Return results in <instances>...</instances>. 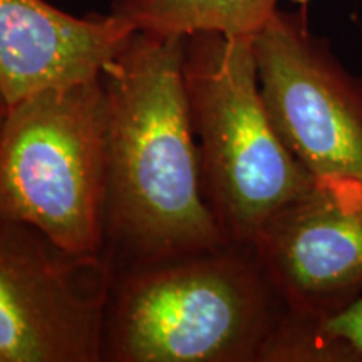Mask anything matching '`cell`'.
Masks as SVG:
<instances>
[{
  "label": "cell",
  "instance_id": "9c48e42d",
  "mask_svg": "<svg viewBox=\"0 0 362 362\" xmlns=\"http://www.w3.org/2000/svg\"><path fill=\"white\" fill-rule=\"evenodd\" d=\"M279 0H115L112 16L134 30L163 35L221 33L255 35Z\"/></svg>",
  "mask_w": 362,
  "mask_h": 362
},
{
  "label": "cell",
  "instance_id": "8992f818",
  "mask_svg": "<svg viewBox=\"0 0 362 362\" xmlns=\"http://www.w3.org/2000/svg\"><path fill=\"white\" fill-rule=\"evenodd\" d=\"M274 128L314 180L362 185V79L302 13L279 11L252 37Z\"/></svg>",
  "mask_w": 362,
  "mask_h": 362
},
{
  "label": "cell",
  "instance_id": "277c9868",
  "mask_svg": "<svg viewBox=\"0 0 362 362\" xmlns=\"http://www.w3.org/2000/svg\"><path fill=\"white\" fill-rule=\"evenodd\" d=\"M106 200L103 76L12 104L0 129V220L29 226L74 255H101Z\"/></svg>",
  "mask_w": 362,
  "mask_h": 362
},
{
  "label": "cell",
  "instance_id": "3957f363",
  "mask_svg": "<svg viewBox=\"0 0 362 362\" xmlns=\"http://www.w3.org/2000/svg\"><path fill=\"white\" fill-rule=\"evenodd\" d=\"M252 37L187 35L183 59L206 203L226 242L247 247L314 181L274 128Z\"/></svg>",
  "mask_w": 362,
  "mask_h": 362
},
{
  "label": "cell",
  "instance_id": "6da1fadb",
  "mask_svg": "<svg viewBox=\"0 0 362 362\" xmlns=\"http://www.w3.org/2000/svg\"><path fill=\"white\" fill-rule=\"evenodd\" d=\"M185 37L136 30L103 71L106 237L136 265L228 245L205 198L183 74Z\"/></svg>",
  "mask_w": 362,
  "mask_h": 362
},
{
  "label": "cell",
  "instance_id": "ba28073f",
  "mask_svg": "<svg viewBox=\"0 0 362 362\" xmlns=\"http://www.w3.org/2000/svg\"><path fill=\"white\" fill-rule=\"evenodd\" d=\"M136 30L119 17H78L45 0H0V86L16 104L101 76Z\"/></svg>",
  "mask_w": 362,
  "mask_h": 362
},
{
  "label": "cell",
  "instance_id": "7a4b0ae2",
  "mask_svg": "<svg viewBox=\"0 0 362 362\" xmlns=\"http://www.w3.org/2000/svg\"><path fill=\"white\" fill-rule=\"evenodd\" d=\"M285 312L247 245L136 265L112 284L103 361L265 362Z\"/></svg>",
  "mask_w": 362,
  "mask_h": 362
},
{
  "label": "cell",
  "instance_id": "52a82bcc",
  "mask_svg": "<svg viewBox=\"0 0 362 362\" xmlns=\"http://www.w3.org/2000/svg\"><path fill=\"white\" fill-rule=\"evenodd\" d=\"M248 247L291 314H339L362 297V185L314 180Z\"/></svg>",
  "mask_w": 362,
  "mask_h": 362
},
{
  "label": "cell",
  "instance_id": "8fae6325",
  "mask_svg": "<svg viewBox=\"0 0 362 362\" xmlns=\"http://www.w3.org/2000/svg\"><path fill=\"white\" fill-rule=\"evenodd\" d=\"M8 111H11V104H8L6 93H4L2 86H0V129H2L4 123H6Z\"/></svg>",
  "mask_w": 362,
  "mask_h": 362
},
{
  "label": "cell",
  "instance_id": "5b68a950",
  "mask_svg": "<svg viewBox=\"0 0 362 362\" xmlns=\"http://www.w3.org/2000/svg\"><path fill=\"white\" fill-rule=\"evenodd\" d=\"M101 255H74L0 220V362L103 361L112 292Z\"/></svg>",
  "mask_w": 362,
  "mask_h": 362
},
{
  "label": "cell",
  "instance_id": "30bf717a",
  "mask_svg": "<svg viewBox=\"0 0 362 362\" xmlns=\"http://www.w3.org/2000/svg\"><path fill=\"white\" fill-rule=\"evenodd\" d=\"M296 317L302 361L362 362V297L324 320Z\"/></svg>",
  "mask_w": 362,
  "mask_h": 362
}]
</instances>
